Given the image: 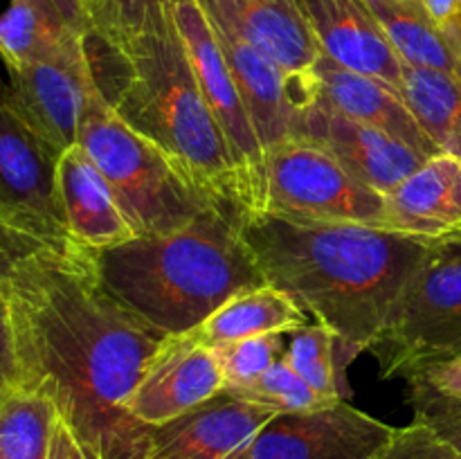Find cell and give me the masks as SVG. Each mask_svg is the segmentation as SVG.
Wrapping results in <instances>:
<instances>
[{
    "label": "cell",
    "mask_w": 461,
    "mask_h": 459,
    "mask_svg": "<svg viewBox=\"0 0 461 459\" xmlns=\"http://www.w3.org/2000/svg\"><path fill=\"white\" fill-rule=\"evenodd\" d=\"M383 378H414L461 354V259L432 250L401 291L374 340Z\"/></svg>",
    "instance_id": "obj_6"
},
{
    "label": "cell",
    "mask_w": 461,
    "mask_h": 459,
    "mask_svg": "<svg viewBox=\"0 0 461 459\" xmlns=\"http://www.w3.org/2000/svg\"><path fill=\"white\" fill-rule=\"evenodd\" d=\"M16 378V363H14L12 324H9L7 300H5L3 284H0V396L14 387Z\"/></svg>",
    "instance_id": "obj_34"
},
{
    "label": "cell",
    "mask_w": 461,
    "mask_h": 459,
    "mask_svg": "<svg viewBox=\"0 0 461 459\" xmlns=\"http://www.w3.org/2000/svg\"><path fill=\"white\" fill-rule=\"evenodd\" d=\"M84 36L54 0H12L0 14V58L5 68L57 57L84 43Z\"/></svg>",
    "instance_id": "obj_22"
},
{
    "label": "cell",
    "mask_w": 461,
    "mask_h": 459,
    "mask_svg": "<svg viewBox=\"0 0 461 459\" xmlns=\"http://www.w3.org/2000/svg\"><path fill=\"white\" fill-rule=\"evenodd\" d=\"M201 4L232 22L286 72L295 108L306 102L311 72L322 52L300 0H201Z\"/></svg>",
    "instance_id": "obj_15"
},
{
    "label": "cell",
    "mask_w": 461,
    "mask_h": 459,
    "mask_svg": "<svg viewBox=\"0 0 461 459\" xmlns=\"http://www.w3.org/2000/svg\"><path fill=\"white\" fill-rule=\"evenodd\" d=\"M59 9H61L63 16L81 32V34H88V18H86L84 4L81 0H54Z\"/></svg>",
    "instance_id": "obj_37"
},
{
    "label": "cell",
    "mask_w": 461,
    "mask_h": 459,
    "mask_svg": "<svg viewBox=\"0 0 461 459\" xmlns=\"http://www.w3.org/2000/svg\"><path fill=\"white\" fill-rule=\"evenodd\" d=\"M423 133L441 153L461 158V79L432 68L403 66L399 88Z\"/></svg>",
    "instance_id": "obj_24"
},
{
    "label": "cell",
    "mask_w": 461,
    "mask_h": 459,
    "mask_svg": "<svg viewBox=\"0 0 461 459\" xmlns=\"http://www.w3.org/2000/svg\"><path fill=\"white\" fill-rule=\"evenodd\" d=\"M88 34L124 45L142 34L169 9V0H81Z\"/></svg>",
    "instance_id": "obj_27"
},
{
    "label": "cell",
    "mask_w": 461,
    "mask_h": 459,
    "mask_svg": "<svg viewBox=\"0 0 461 459\" xmlns=\"http://www.w3.org/2000/svg\"><path fill=\"white\" fill-rule=\"evenodd\" d=\"M225 390L214 349L187 333L167 336L144 369L126 410L144 426L158 428Z\"/></svg>",
    "instance_id": "obj_13"
},
{
    "label": "cell",
    "mask_w": 461,
    "mask_h": 459,
    "mask_svg": "<svg viewBox=\"0 0 461 459\" xmlns=\"http://www.w3.org/2000/svg\"><path fill=\"white\" fill-rule=\"evenodd\" d=\"M309 102H322L349 120L376 126L426 158L441 153L437 144L423 133L394 86L349 70L324 54H320L311 72Z\"/></svg>",
    "instance_id": "obj_16"
},
{
    "label": "cell",
    "mask_w": 461,
    "mask_h": 459,
    "mask_svg": "<svg viewBox=\"0 0 461 459\" xmlns=\"http://www.w3.org/2000/svg\"><path fill=\"white\" fill-rule=\"evenodd\" d=\"M57 198L72 246L102 252L138 237L88 153L75 144L57 160Z\"/></svg>",
    "instance_id": "obj_19"
},
{
    "label": "cell",
    "mask_w": 461,
    "mask_h": 459,
    "mask_svg": "<svg viewBox=\"0 0 461 459\" xmlns=\"http://www.w3.org/2000/svg\"><path fill=\"white\" fill-rule=\"evenodd\" d=\"M291 138L324 148L354 178L381 194L392 192L428 160L385 130L349 120L322 102L297 108Z\"/></svg>",
    "instance_id": "obj_12"
},
{
    "label": "cell",
    "mask_w": 461,
    "mask_h": 459,
    "mask_svg": "<svg viewBox=\"0 0 461 459\" xmlns=\"http://www.w3.org/2000/svg\"><path fill=\"white\" fill-rule=\"evenodd\" d=\"M394 428L347 400L275 414L230 459H378Z\"/></svg>",
    "instance_id": "obj_9"
},
{
    "label": "cell",
    "mask_w": 461,
    "mask_h": 459,
    "mask_svg": "<svg viewBox=\"0 0 461 459\" xmlns=\"http://www.w3.org/2000/svg\"><path fill=\"white\" fill-rule=\"evenodd\" d=\"M54 248L68 246L54 241L45 230L27 220L25 216L0 205V284L7 282L36 255Z\"/></svg>",
    "instance_id": "obj_30"
},
{
    "label": "cell",
    "mask_w": 461,
    "mask_h": 459,
    "mask_svg": "<svg viewBox=\"0 0 461 459\" xmlns=\"http://www.w3.org/2000/svg\"><path fill=\"white\" fill-rule=\"evenodd\" d=\"M320 52L360 75L401 88L403 61L396 57L367 0H300Z\"/></svg>",
    "instance_id": "obj_17"
},
{
    "label": "cell",
    "mask_w": 461,
    "mask_h": 459,
    "mask_svg": "<svg viewBox=\"0 0 461 459\" xmlns=\"http://www.w3.org/2000/svg\"><path fill=\"white\" fill-rule=\"evenodd\" d=\"M288 333H268V336L243 338V340L225 342L214 346L221 369L225 376V387H243L257 381L266 369L284 358Z\"/></svg>",
    "instance_id": "obj_29"
},
{
    "label": "cell",
    "mask_w": 461,
    "mask_h": 459,
    "mask_svg": "<svg viewBox=\"0 0 461 459\" xmlns=\"http://www.w3.org/2000/svg\"><path fill=\"white\" fill-rule=\"evenodd\" d=\"M385 228L437 241L461 232V158L437 153L385 194Z\"/></svg>",
    "instance_id": "obj_20"
},
{
    "label": "cell",
    "mask_w": 461,
    "mask_h": 459,
    "mask_svg": "<svg viewBox=\"0 0 461 459\" xmlns=\"http://www.w3.org/2000/svg\"><path fill=\"white\" fill-rule=\"evenodd\" d=\"M421 3L441 30L461 12V0H421Z\"/></svg>",
    "instance_id": "obj_36"
},
{
    "label": "cell",
    "mask_w": 461,
    "mask_h": 459,
    "mask_svg": "<svg viewBox=\"0 0 461 459\" xmlns=\"http://www.w3.org/2000/svg\"><path fill=\"white\" fill-rule=\"evenodd\" d=\"M48 459H99V457L90 453V450L81 444L79 436L72 432V428L68 426L61 417H57Z\"/></svg>",
    "instance_id": "obj_35"
},
{
    "label": "cell",
    "mask_w": 461,
    "mask_h": 459,
    "mask_svg": "<svg viewBox=\"0 0 461 459\" xmlns=\"http://www.w3.org/2000/svg\"><path fill=\"white\" fill-rule=\"evenodd\" d=\"M336 333L324 324H304L291 333L284 360L288 367L327 403L345 400L347 387L342 385V364H338Z\"/></svg>",
    "instance_id": "obj_26"
},
{
    "label": "cell",
    "mask_w": 461,
    "mask_h": 459,
    "mask_svg": "<svg viewBox=\"0 0 461 459\" xmlns=\"http://www.w3.org/2000/svg\"><path fill=\"white\" fill-rule=\"evenodd\" d=\"M95 86L117 117L156 144L212 201L246 212V194L228 142L201 93L171 4L124 45L86 34Z\"/></svg>",
    "instance_id": "obj_3"
},
{
    "label": "cell",
    "mask_w": 461,
    "mask_h": 459,
    "mask_svg": "<svg viewBox=\"0 0 461 459\" xmlns=\"http://www.w3.org/2000/svg\"><path fill=\"white\" fill-rule=\"evenodd\" d=\"M378 459H461V450L426 421L414 418L410 426L394 428Z\"/></svg>",
    "instance_id": "obj_31"
},
{
    "label": "cell",
    "mask_w": 461,
    "mask_h": 459,
    "mask_svg": "<svg viewBox=\"0 0 461 459\" xmlns=\"http://www.w3.org/2000/svg\"><path fill=\"white\" fill-rule=\"evenodd\" d=\"M264 212L302 220L385 228V194L367 187L324 148L291 138L266 153Z\"/></svg>",
    "instance_id": "obj_7"
},
{
    "label": "cell",
    "mask_w": 461,
    "mask_h": 459,
    "mask_svg": "<svg viewBox=\"0 0 461 459\" xmlns=\"http://www.w3.org/2000/svg\"><path fill=\"white\" fill-rule=\"evenodd\" d=\"M306 318L309 313L288 292L279 291L273 284H264L234 295L187 336L198 345L214 349L243 338L293 333L309 324Z\"/></svg>",
    "instance_id": "obj_21"
},
{
    "label": "cell",
    "mask_w": 461,
    "mask_h": 459,
    "mask_svg": "<svg viewBox=\"0 0 461 459\" xmlns=\"http://www.w3.org/2000/svg\"><path fill=\"white\" fill-rule=\"evenodd\" d=\"M403 66L432 68L461 79V63L421 0H367Z\"/></svg>",
    "instance_id": "obj_23"
},
{
    "label": "cell",
    "mask_w": 461,
    "mask_h": 459,
    "mask_svg": "<svg viewBox=\"0 0 461 459\" xmlns=\"http://www.w3.org/2000/svg\"><path fill=\"white\" fill-rule=\"evenodd\" d=\"M225 390L234 392L241 399L259 403L264 408L273 410L275 414L286 412H309V410H318L322 405H331L327 400L320 399L291 367L286 360H277L270 369H266L257 381L248 382L243 387H225Z\"/></svg>",
    "instance_id": "obj_28"
},
{
    "label": "cell",
    "mask_w": 461,
    "mask_h": 459,
    "mask_svg": "<svg viewBox=\"0 0 461 459\" xmlns=\"http://www.w3.org/2000/svg\"><path fill=\"white\" fill-rule=\"evenodd\" d=\"M14 108L57 156L79 142V122L93 75L86 45L57 57L7 68Z\"/></svg>",
    "instance_id": "obj_11"
},
{
    "label": "cell",
    "mask_w": 461,
    "mask_h": 459,
    "mask_svg": "<svg viewBox=\"0 0 461 459\" xmlns=\"http://www.w3.org/2000/svg\"><path fill=\"white\" fill-rule=\"evenodd\" d=\"M77 144L104 176L135 234L178 230L210 207L223 205L198 192L156 144L117 117L95 79L86 94Z\"/></svg>",
    "instance_id": "obj_5"
},
{
    "label": "cell",
    "mask_w": 461,
    "mask_h": 459,
    "mask_svg": "<svg viewBox=\"0 0 461 459\" xmlns=\"http://www.w3.org/2000/svg\"><path fill=\"white\" fill-rule=\"evenodd\" d=\"M176 27L180 32L189 63L194 68L201 93L214 112L228 142L230 156L246 194V212L264 210L266 201V156L257 138L239 86L230 72L214 30L201 0H169Z\"/></svg>",
    "instance_id": "obj_8"
},
{
    "label": "cell",
    "mask_w": 461,
    "mask_h": 459,
    "mask_svg": "<svg viewBox=\"0 0 461 459\" xmlns=\"http://www.w3.org/2000/svg\"><path fill=\"white\" fill-rule=\"evenodd\" d=\"M410 385L423 387L439 399L461 405V354L426 367L410 378Z\"/></svg>",
    "instance_id": "obj_33"
},
{
    "label": "cell",
    "mask_w": 461,
    "mask_h": 459,
    "mask_svg": "<svg viewBox=\"0 0 461 459\" xmlns=\"http://www.w3.org/2000/svg\"><path fill=\"white\" fill-rule=\"evenodd\" d=\"M57 417L50 399L9 387L0 396V459H48Z\"/></svg>",
    "instance_id": "obj_25"
},
{
    "label": "cell",
    "mask_w": 461,
    "mask_h": 459,
    "mask_svg": "<svg viewBox=\"0 0 461 459\" xmlns=\"http://www.w3.org/2000/svg\"><path fill=\"white\" fill-rule=\"evenodd\" d=\"M441 32H444V34H446V39H448L450 48H453V52L457 54V58H459V63H461V12Z\"/></svg>",
    "instance_id": "obj_39"
},
{
    "label": "cell",
    "mask_w": 461,
    "mask_h": 459,
    "mask_svg": "<svg viewBox=\"0 0 461 459\" xmlns=\"http://www.w3.org/2000/svg\"><path fill=\"white\" fill-rule=\"evenodd\" d=\"M430 246L432 250L439 252V255L457 256V259H461V232L450 234V237H444V238H437V241H430Z\"/></svg>",
    "instance_id": "obj_38"
},
{
    "label": "cell",
    "mask_w": 461,
    "mask_h": 459,
    "mask_svg": "<svg viewBox=\"0 0 461 459\" xmlns=\"http://www.w3.org/2000/svg\"><path fill=\"white\" fill-rule=\"evenodd\" d=\"M241 234L266 284L288 292L340 340L347 363L372 349L430 241L365 223L302 220L255 210Z\"/></svg>",
    "instance_id": "obj_2"
},
{
    "label": "cell",
    "mask_w": 461,
    "mask_h": 459,
    "mask_svg": "<svg viewBox=\"0 0 461 459\" xmlns=\"http://www.w3.org/2000/svg\"><path fill=\"white\" fill-rule=\"evenodd\" d=\"M275 417L273 410L221 390L151 430V459H230Z\"/></svg>",
    "instance_id": "obj_14"
},
{
    "label": "cell",
    "mask_w": 461,
    "mask_h": 459,
    "mask_svg": "<svg viewBox=\"0 0 461 459\" xmlns=\"http://www.w3.org/2000/svg\"><path fill=\"white\" fill-rule=\"evenodd\" d=\"M243 210L214 205L187 225L138 234L93 255L102 286L167 336L189 333L234 295L266 279L241 234Z\"/></svg>",
    "instance_id": "obj_4"
},
{
    "label": "cell",
    "mask_w": 461,
    "mask_h": 459,
    "mask_svg": "<svg viewBox=\"0 0 461 459\" xmlns=\"http://www.w3.org/2000/svg\"><path fill=\"white\" fill-rule=\"evenodd\" d=\"M57 160L50 144L14 108L0 79V205L70 246L57 198Z\"/></svg>",
    "instance_id": "obj_10"
},
{
    "label": "cell",
    "mask_w": 461,
    "mask_h": 459,
    "mask_svg": "<svg viewBox=\"0 0 461 459\" xmlns=\"http://www.w3.org/2000/svg\"><path fill=\"white\" fill-rule=\"evenodd\" d=\"M412 387L414 418H421L428 426L435 428L444 439H448L455 448L461 450V405L439 399L428 390L417 385Z\"/></svg>",
    "instance_id": "obj_32"
},
{
    "label": "cell",
    "mask_w": 461,
    "mask_h": 459,
    "mask_svg": "<svg viewBox=\"0 0 461 459\" xmlns=\"http://www.w3.org/2000/svg\"><path fill=\"white\" fill-rule=\"evenodd\" d=\"M205 9L210 25L214 30L230 72L239 86L248 112L255 124L264 156L277 144L291 140L295 104L288 90V76L268 54L250 43L237 27L225 21L221 14Z\"/></svg>",
    "instance_id": "obj_18"
},
{
    "label": "cell",
    "mask_w": 461,
    "mask_h": 459,
    "mask_svg": "<svg viewBox=\"0 0 461 459\" xmlns=\"http://www.w3.org/2000/svg\"><path fill=\"white\" fill-rule=\"evenodd\" d=\"M14 387L52 400L99 459H151V430L126 410L167 333L122 306L77 246L36 255L3 284Z\"/></svg>",
    "instance_id": "obj_1"
}]
</instances>
